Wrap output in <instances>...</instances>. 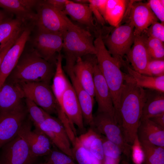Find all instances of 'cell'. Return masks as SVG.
Segmentation results:
<instances>
[{"label":"cell","mask_w":164,"mask_h":164,"mask_svg":"<svg viewBox=\"0 0 164 164\" xmlns=\"http://www.w3.org/2000/svg\"><path fill=\"white\" fill-rule=\"evenodd\" d=\"M145 97V89L138 85L130 75L126 74L120 98V127L125 141L132 146L137 137Z\"/></svg>","instance_id":"6da1fadb"},{"label":"cell","mask_w":164,"mask_h":164,"mask_svg":"<svg viewBox=\"0 0 164 164\" xmlns=\"http://www.w3.org/2000/svg\"><path fill=\"white\" fill-rule=\"evenodd\" d=\"M55 67L56 63L41 57L29 46L25 48L6 80L19 84L36 82L50 84L54 74Z\"/></svg>","instance_id":"7a4b0ae2"},{"label":"cell","mask_w":164,"mask_h":164,"mask_svg":"<svg viewBox=\"0 0 164 164\" xmlns=\"http://www.w3.org/2000/svg\"><path fill=\"white\" fill-rule=\"evenodd\" d=\"M94 44L96 50L97 65L110 91L115 111V119L120 124V98L126 75L121 69L123 64L110 53L101 35L95 38Z\"/></svg>","instance_id":"3957f363"},{"label":"cell","mask_w":164,"mask_h":164,"mask_svg":"<svg viewBox=\"0 0 164 164\" xmlns=\"http://www.w3.org/2000/svg\"><path fill=\"white\" fill-rule=\"evenodd\" d=\"M93 34L87 29L73 23L70 19L67 29L63 35V57L65 71L72 70L77 59L87 55H95Z\"/></svg>","instance_id":"277c9868"},{"label":"cell","mask_w":164,"mask_h":164,"mask_svg":"<svg viewBox=\"0 0 164 164\" xmlns=\"http://www.w3.org/2000/svg\"><path fill=\"white\" fill-rule=\"evenodd\" d=\"M63 40V35L61 34L43 31L34 26L28 42L41 57L56 63L58 55L56 54L62 50Z\"/></svg>","instance_id":"5b68a950"},{"label":"cell","mask_w":164,"mask_h":164,"mask_svg":"<svg viewBox=\"0 0 164 164\" xmlns=\"http://www.w3.org/2000/svg\"><path fill=\"white\" fill-rule=\"evenodd\" d=\"M134 27L130 22L114 27L108 35L103 39L108 51L114 57L123 64V58L127 55L133 44Z\"/></svg>","instance_id":"8992f818"},{"label":"cell","mask_w":164,"mask_h":164,"mask_svg":"<svg viewBox=\"0 0 164 164\" xmlns=\"http://www.w3.org/2000/svg\"><path fill=\"white\" fill-rule=\"evenodd\" d=\"M36 15L34 26L40 30L63 35L67 29L69 19L44 0H38L35 8Z\"/></svg>","instance_id":"52a82bcc"},{"label":"cell","mask_w":164,"mask_h":164,"mask_svg":"<svg viewBox=\"0 0 164 164\" xmlns=\"http://www.w3.org/2000/svg\"><path fill=\"white\" fill-rule=\"evenodd\" d=\"M90 127L100 134L104 135L118 146L122 153L129 157L132 146L125 141L121 127L114 117L108 113L97 112L93 115L92 125Z\"/></svg>","instance_id":"ba28073f"},{"label":"cell","mask_w":164,"mask_h":164,"mask_svg":"<svg viewBox=\"0 0 164 164\" xmlns=\"http://www.w3.org/2000/svg\"><path fill=\"white\" fill-rule=\"evenodd\" d=\"M25 97L34 102L50 114H57L59 105L50 84L43 82L20 84Z\"/></svg>","instance_id":"9c48e42d"},{"label":"cell","mask_w":164,"mask_h":164,"mask_svg":"<svg viewBox=\"0 0 164 164\" xmlns=\"http://www.w3.org/2000/svg\"><path fill=\"white\" fill-rule=\"evenodd\" d=\"M18 135L26 142L32 156L35 158L48 155L52 150L53 143L42 131L36 128L31 130L30 122L24 121Z\"/></svg>","instance_id":"30bf717a"},{"label":"cell","mask_w":164,"mask_h":164,"mask_svg":"<svg viewBox=\"0 0 164 164\" xmlns=\"http://www.w3.org/2000/svg\"><path fill=\"white\" fill-rule=\"evenodd\" d=\"M126 16L128 18L126 22H130L134 26L135 35L141 34L159 20L147 2L141 1H130L124 18Z\"/></svg>","instance_id":"8fae6325"},{"label":"cell","mask_w":164,"mask_h":164,"mask_svg":"<svg viewBox=\"0 0 164 164\" xmlns=\"http://www.w3.org/2000/svg\"><path fill=\"white\" fill-rule=\"evenodd\" d=\"M0 164H33V157L25 140L18 135L2 147Z\"/></svg>","instance_id":"7c38bea8"},{"label":"cell","mask_w":164,"mask_h":164,"mask_svg":"<svg viewBox=\"0 0 164 164\" xmlns=\"http://www.w3.org/2000/svg\"><path fill=\"white\" fill-rule=\"evenodd\" d=\"M34 26H27L5 54L0 67V88L16 65Z\"/></svg>","instance_id":"4fadbf2b"},{"label":"cell","mask_w":164,"mask_h":164,"mask_svg":"<svg viewBox=\"0 0 164 164\" xmlns=\"http://www.w3.org/2000/svg\"><path fill=\"white\" fill-rule=\"evenodd\" d=\"M43 132L53 145L68 155L72 153L71 143L66 131L59 119L49 115L40 125L36 126Z\"/></svg>","instance_id":"5bb4252c"},{"label":"cell","mask_w":164,"mask_h":164,"mask_svg":"<svg viewBox=\"0 0 164 164\" xmlns=\"http://www.w3.org/2000/svg\"><path fill=\"white\" fill-rule=\"evenodd\" d=\"M67 116L76 135V125L81 132L85 131L81 109L74 90L70 82L62 96L59 105Z\"/></svg>","instance_id":"9a60e30c"},{"label":"cell","mask_w":164,"mask_h":164,"mask_svg":"<svg viewBox=\"0 0 164 164\" xmlns=\"http://www.w3.org/2000/svg\"><path fill=\"white\" fill-rule=\"evenodd\" d=\"M66 15L84 25L87 29L94 34L95 37L101 35L104 38L107 36L103 32V29L99 28L95 22L94 19L88 4H80L69 0L62 12Z\"/></svg>","instance_id":"2e32d148"},{"label":"cell","mask_w":164,"mask_h":164,"mask_svg":"<svg viewBox=\"0 0 164 164\" xmlns=\"http://www.w3.org/2000/svg\"><path fill=\"white\" fill-rule=\"evenodd\" d=\"M24 109L17 111L0 112V148L17 135L25 121Z\"/></svg>","instance_id":"e0dca14e"},{"label":"cell","mask_w":164,"mask_h":164,"mask_svg":"<svg viewBox=\"0 0 164 164\" xmlns=\"http://www.w3.org/2000/svg\"><path fill=\"white\" fill-rule=\"evenodd\" d=\"M25 98L20 84L6 80L0 88V112H9L24 108Z\"/></svg>","instance_id":"ac0fdd59"},{"label":"cell","mask_w":164,"mask_h":164,"mask_svg":"<svg viewBox=\"0 0 164 164\" xmlns=\"http://www.w3.org/2000/svg\"><path fill=\"white\" fill-rule=\"evenodd\" d=\"M94 97L98 105L97 112L108 114L115 119V111L111 94L98 67L97 61L94 67Z\"/></svg>","instance_id":"d6986e66"},{"label":"cell","mask_w":164,"mask_h":164,"mask_svg":"<svg viewBox=\"0 0 164 164\" xmlns=\"http://www.w3.org/2000/svg\"><path fill=\"white\" fill-rule=\"evenodd\" d=\"M37 0H0V7L6 12L14 15L27 25H34L36 15L33 9Z\"/></svg>","instance_id":"ffe728a7"},{"label":"cell","mask_w":164,"mask_h":164,"mask_svg":"<svg viewBox=\"0 0 164 164\" xmlns=\"http://www.w3.org/2000/svg\"><path fill=\"white\" fill-rule=\"evenodd\" d=\"M97 61L95 55H88L78 58L73 70L81 85L93 97H94V69Z\"/></svg>","instance_id":"44dd1931"},{"label":"cell","mask_w":164,"mask_h":164,"mask_svg":"<svg viewBox=\"0 0 164 164\" xmlns=\"http://www.w3.org/2000/svg\"><path fill=\"white\" fill-rule=\"evenodd\" d=\"M145 38V35L143 33L135 35L132 46L126 55L132 69L143 75L145 74L149 62L151 60L147 48Z\"/></svg>","instance_id":"7402d4cb"},{"label":"cell","mask_w":164,"mask_h":164,"mask_svg":"<svg viewBox=\"0 0 164 164\" xmlns=\"http://www.w3.org/2000/svg\"><path fill=\"white\" fill-rule=\"evenodd\" d=\"M66 71L70 79L71 84L76 94L81 109L84 121L86 125L91 127L93 119V110L94 97L81 85L73 70Z\"/></svg>","instance_id":"603a6c76"},{"label":"cell","mask_w":164,"mask_h":164,"mask_svg":"<svg viewBox=\"0 0 164 164\" xmlns=\"http://www.w3.org/2000/svg\"><path fill=\"white\" fill-rule=\"evenodd\" d=\"M137 136L139 142L146 141L164 147V128L149 119H141Z\"/></svg>","instance_id":"cb8c5ba5"},{"label":"cell","mask_w":164,"mask_h":164,"mask_svg":"<svg viewBox=\"0 0 164 164\" xmlns=\"http://www.w3.org/2000/svg\"><path fill=\"white\" fill-rule=\"evenodd\" d=\"M146 97L141 119H149L164 112V93L145 89Z\"/></svg>","instance_id":"d4e9b609"},{"label":"cell","mask_w":164,"mask_h":164,"mask_svg":"<svg viewBox=\"0 0 164 164\" xmlns=\"http://www.w3.org/2000/svg\"><path fill=\"white\" fill-rule=\"evenodd\" d=\"M130 1L126 0H107L105 17L112 27L120 24L122 21Z\"/></svg>","instance_id":"484cf974"},{"label":"cell","mask_w":164,"mask_h":164,"mask_svg":"<svg viewBox=\"0 0 164 164\" xmlns=\"http://www.w3.org/2000/svg\"><path fill=\"white\" fill-rule=\"evenodd\" d=\"M15 17H10L0 24V51L18 33L28 25Z\"/></svg>","instance_id":"4316f807"},{"label":"cell","mask_w":164,"mask_h":164,"mask_svg":"<svg viewBox=\"0 0 164 164\" xmlns=\"http://www.w3.org/2000/svg\"><path fill=\"white\" fill-rule=\"evenodd\" d=\"M63 55L61 53L57 56L55 70L51 87L52 90L59 105L62 97L67 88L69 81L66 77L62 65Z\"/></svg>","instance_id":"83f0119b"},{"label":"cell","mask_w":164,"mask_h":164,"mask_svg":"<svg viewBox=\"0 0 164 164\" xmlns=\"http://www.w3.org/2000/svg\"><path fill=\"white\" fill-rule=\"evenodd\" d=\"M127 68L128 74L133 78L138 85L143 88L164 92V75L149 76L138 73L128 66Z\"/></svg>","instance_id":"f1b7e54d"},{"label":"cell","mask_w":164,"mask_h":164,"mask_svg":"<svg viewBox=\"0 0 164 164\" xmlns=\"http://www.w3.org/2000/svg\"><path fill=\"white\" fill-rule=\"evenodd\" d=\"M139 142L146 164H164V147L146 141Z\"/></svg>","instance_id":"f546056e"},{"label":"cell","mask_w":164,"mask_h":164,"mask_svg":"<svg viewBox=\"0 0 164 164\" xmlns=\"http://www.w3.org/2000/svg\"><path fill=\"white\" fill-rule=\"evenodd\" d=\"M73 146V159L77 164H102L82 145L77 137Z\"/></svg>","instance_id":"4dcf8cb0"},{"label":"cell","mask_w":164,"mask_h":164,"mask_svg":"<svg viewBox=\"0 0 164 164\" xmlns=\"http://www.w3.org/2000/svg\"><path fill=\"white\" fill-rule=\"evenodd\" d=\"M25 102L30 118L35 127L40 125L50 115L30 99L26 98Z\"/></svg>","instance_id":"1f68e13d"},{"label":"cell","mask_w":164,"mask_h":164,"mask_svg":"<svg viewBox=\"0 0 164 164\" xmlns=\"http://www.w3.org/2000/svg\"><path fill=\"white\" fill-rule=\"evenodd\" d=\"M145 36L146 45L151 59L164 60V43L157 39Z\"/></svg>","instance_id":"d6a6232c"},{"label":"cell","mask_w":164,"mask_h":164,"mask_svg":"<svg viewBox=\"0 0 164 164\" xmlns=\"http://www.w3.org/2000/svg\"><path fill=\"white\" fill-rule=\"evenodd\" d=\"M145 75L153 77L164 75V60H151L147 64Z\"/></svg>","instance_id":"836d02e7"},{"label":"cell","mask_w":164,"mask_h":164,"mask_svg":"<svg viewBox=\"0 0 164 164\" xmlns=\"http://www.w3.org/2000/svg\"><path fill=\"white\" fill-rule=\"evenodd\" d=\"M48 156L47 162L50 164H76L71 157L61 151L52 149Z\"/></svg>","instance_id":"e575fe53"},{"label":"cell","mask_w":164,"mask_h":164,"mask_svg":"<svg viewBox=\"0 0 164 164\" xmlns=\"http://www.w3.org/2000/svg\"><path fill=\"white\" fill-rule=\"evenodd\" d=\"M103 146L105 156L115 159H119L121 152L116 144L102 136Z\"/></svg>","instance_id":"d590c367"},{"label":"cell","mask_w":164,"mask_h":164,"mask_svg":"<svg viewBox=\"0 0 164 164\" xmlns=\"http://www.w3.org/2000/svg\"><path fill=\"white\" fill-rule=\"evenodd\" d=\"M164 24L158 21L155 22L142 33H143L147 37L157 39L164 43Z\"/></svg>","instance_id":"8d00e7d4"},{"label":"cell","mask_w":164,"mask_h":164,"mask_svg":"<svg viewBox=\"0 0 164 164\" xmlns=\"http://www.w3.org/2000/svg\"><path fill=\"white\" fill-rule=\"evenodd\" d=\"M89 152L102 164H104L105 159L102 135L96 138L91 143Z\"/></svg>","instance_id":"74e56055"},{"label":"cell","mask_w":164,"mask_h":164,"mask_svg":"<svg viewBox=\"0 0 164 164\" xmlns=\"http://www.w3.org/2000/svg\"><path fill=\"white\" fill-rule=\"evenodd\" d=\"M101 135L93 128L90 127L86 132L82 133L77 138L82 145L89 151L91 145L93 141Z\"/></svg>","instance_id":"f35d334b"},{"label":"cell","mask_w":164,"mask_h":164,"mask_svg":"<svg viewBox=\"0 0 164 164\" xmlns=\"http://www.w3.org/2000/svg\"><path fill=\"white\" fill-rule=\"evenodd\" d=\"M147 2L157 18L164 24V0H149Z\"/></svg>","instance_id":"ab89813d"},{"label":"cell","mask_w":164,"mask_h":164,"mask_svg":"<svg viewBox=\"0 0 164 164\" xmlns=\"http://www.w3.org/2000/svg\"><path fill=\"white\" fill-rule=\"evenodd\" d=\"M88 5L97 22L100 25L104 26L105 21L97 8L96 0H89Z\"/></svg>","instance_id":"60d3db41"},{"label":"cell","mask_w":164,"mask_h":164,"mask_svg":"<svg viewBox=\"0 0 164 164\" xmlns=\"http://www.w3.org/2000/svg\"><path fill=\"white\" fill-rule=\"evenodd\" d=\"M23 31L18 33L14 36L0 51V67L6 53L13 45Z\"/></svg>","instance_id":"b9f144b4"},{"label":"cell","mask_w":164,"mask_h":164,"mask_svg":"<svg viewBox=\"0 0 164 164\" xmlns=\"http://www.w3.org/2000/svg\"><path fill=\"white\" fill-rule=\"evenodd\" d=\"M49 5L57 10L63 12L68 2V0H44Z\"/></svg>","instance_id":"7bdbcfd3"},{"label":"cell","mask_w":164,"mask_h":164,"mask_svg":"<svg viewBox=\"0 0 164 164\" xmlns=\"http://www.w3.org/2000/svg\"><path fill=\"white\" fill-rule=\"evenodd\" d=\"M107 0H96V5L98 11L105 19Z\"/></svg>","instance_id":"ee69618b"},{"label":"cell","mask_w":164,"mask_h":164,"mask_svg":"<svg viewBox=\"0 0 164 164\" xmlns=\"http://www.w3.org/2000/svg\"><path fill=\"white\" fill-rule=\"evenodd\" d=\"M149 119L164 128V112L155 115Z\"/></svg>","instance_id":"f6af8a7d"},{"label":"cell","mask_w":164,"mask_h":164,"mask_svg":"<svg viewBox=\"0 0 164 164\" xmlns=\"http://www.w3.org/2000/svg\"><path fill=\"white\" fill-rule=\"evenodd\" d=\"M12 15L4 10H0V24L6 19L12 17Z\"/></svg>","instance_id":"bcb514c9"},{"label":"cell","mask_w":164,"mask_h":164,"mask_svg":"<svg viewBox=\"0 0 164 164\" xmlns=\"http://www.w3.org/2000/svg\"><path fill=\"white\" fill-rule=\"evenodd\" d=\"M119 160L105 156L104 164H118Z\"/></svg>","instance_id":"7dc6e473"},{"label":"cell","mask_w":164,"mask_h":164,"mask_svg":"<svg viewBox=\"0 0 164 164\" xmlns=\"http://www.w3.org/2000/svg\"><path fill=\"white\" fill-rule=\"evenodd\" d=\"M72 1L75 3L80 4H89V0H74Z\"/></svg>","instance_id":"c3c4849f"},{"label":"cell","mask_w":164,"mask_h":164,"mask_svg":"<svg viewBox=\"0 0 164 164\" xmlns=\"http://www.w3.org/2000/svg\"><path fill=\"white\" fill-rule=\"evenodd\" d=\"M122 164H129L128 162L125 161H123L122 162Z\"/></svg>","instance_id":"681fc988"},{"label":"cell","mask_w":164,"mask_h":164,"mask_svg":"<svg viewBox=\"0 0 164 164\" xmlns=\"http://www.w3.org/2000/svg\"><path fill=\"white\" fill-rule=\"evenodd\" d=\"M50 164L49 162H46L42 163H39V164Z\"/></svg>","instance_id":"f907efd6"}]
</instances>
